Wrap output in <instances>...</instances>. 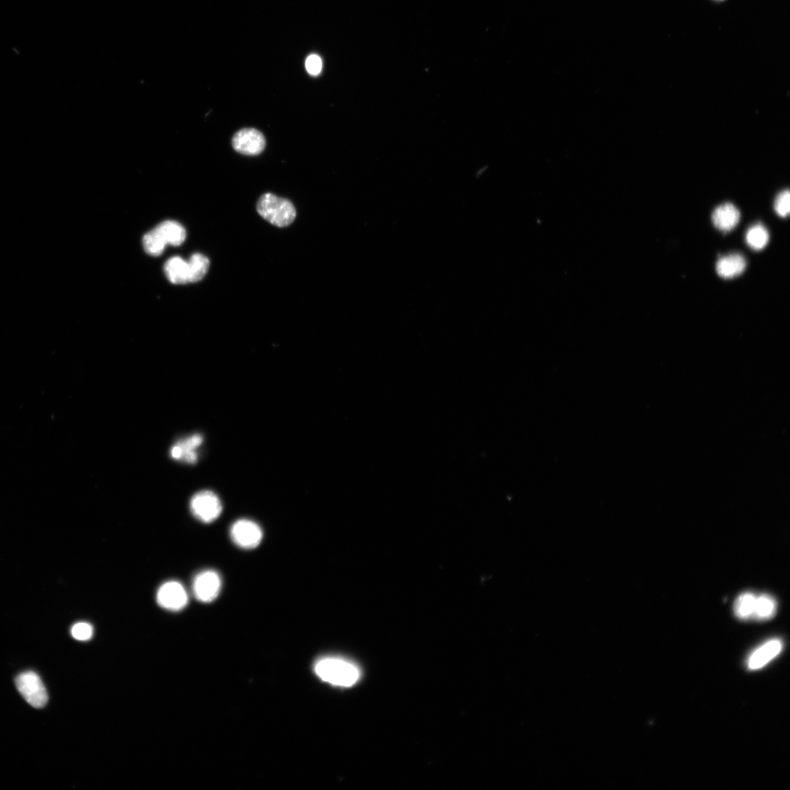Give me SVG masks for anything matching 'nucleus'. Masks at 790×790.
<instances>
[{"label": "nucleus", "mask_w": 790, "mask_h": 790, "mask_svg": "<svg viewBox=\"0 0 790 790\" xmlns=\"http://www.w3.org/2000/svg\"><path fill=\"white\" fill-rule=\"evenodd\" d=\"M203 441V438L200 434L192 435L178 441L171 449L172 458L188 464L196 463L199 459L197 449Z\"/></svg>", "instance_id": "9d476101"}, {"label": "nucleus", "mask_w": 790, "mask_h": 790, "mask_svg": "<svg viewBox=\"0 0 790 790\" xmlns=\"http://www.w3.org/2000/svg\"><path fill=\"white\" fill-rule=\"evenodd\" d=\"M257 211L263 219L280 228L291 225L296 216V209L290 201L270 193L259 199Z\"/></svg>", "instance_id": "f03ea898"}, {"label": "nucleus", "mask_w": 790, "mask_h": 790, "mask_svg": "<svg viewBox=\"0 0 790 790\" xmlns=\"http://www.w3.org/2000/svg\"><path fill=\"white\" fill-rule=\"evenodd\" d=\"M230 536L236 545L243 549H251L261 544L263 531L256 523L242 519L236 521L232 525Z\"/></svg>", "instance_id": "423d86ee"}, {"label": "nucleus", "mask_w": 790, "mask_h": 790, "mask_svg": "<svg viewBox=\"0 0 790 790\" xmlns=\"http://www.w3.org/2000/svg\"><path fill=\"white\" fill-rule=\"evenodd\" d=\"M93 627L87 622H79L71 629L73 638L79 641H88L93 636Z\"/></svg>", "instance_id": "412c9836"}, {"label": "nucleus", "mask_w": 790, "mask_h": 790, "mask_svg": "<svg viewBox=\"0 0 790 790\" xmlns=\"http://www.w3.org/2000/svg\"><path fill=\"white\" fill-rule=\"evenodd\" d=\"M156 229L163 237L167 245L179 246L185 241L186 231L181 223L176 221H164L159 224Z\"/></svg>", "instance_id": "4468645a"}, {"label": "nucleus", "mask_w": 790, "mask_h": 790, "mask_svg": "<svg viewBox=\"0 0 790 790\" xmlns=\"http://www.w3.org/2000/svg\"><path fill=\"white\" fill-rule=\"evenodd\" d=\"M783 649L780 639H771L753 651L748 658L747 666L750 670H758L767 665L779 656Z\"/></svg>", "instance_id": "1a4fd4ad"}, {"label": "nucleus", "mask_w": 790, "mask_h": 790, "mask_svg": "<svg viewBox=\"0 0 790 790\" xmlns=\"http://www.w3.org/2000/svg\"><path fill=\"white\" fill-rule=\"evenodd\" d=\"M746 241L751 249L755 250H762L769 243V232L763 225L756 224L751 226L748 230Z\"/></svg>", "instance_id": "a211bd4d"}, {"label": "nucleus", "mask_w": 790, "mask_h": 790, "mask_svg": "<svg viewBox=\"0 0 790 790\" xmlns=\"http://www.w3.org/2000/svg\"><path fill=\"white\" fill-rule=\"evenodd\" d=\"M757 596L751 592L740 594L734 604V614L740 620L753 618Z\"/></svg>", "instance_id": "f3484780"}, {"label": "nucleus", "mask_w": 790, "mask_h": 790, "mask_svg": "<svg viewBox=\"0 0 790 790\" xmlns=\"http://www.w3.org/2000/svg\"><path fill=\"white\" fill-rule=\"evenodd\" d=\"M776 609L777 604L772 596L768 594L757 596L753 619L770 620L776 615Z\"/></svg>", "instance_id": "2eb2a0df"}, {"label": "nucleus", "mask_w": 790, "mask_h": 790, "mask_svg": "<svg viewBox=\"0 0 790 790\" xmlns=\"http://www.w3.org/2000/svg\"><path fill=\"white\" fill-rule=\"evenodd\" d=\"M747 267L745 259L734 254L720 258L716 263V272L725 279L733 278L743 273Z\"/></svg>", "instance_id": "f8f14e48"}, {"label": "nucleus", "mask_w": 790, "mask_h": 790, "mask_svg": "<svg viewBox=\"0 0 790 790\" xmlns=\"http://www.w3.org/2000/svg\"><path fill=\"white\" fill-rule=\"evenodd\" d=\"M156 598L162 608L172 612L181 611L188 603V595L184 586L174 580L163 583L157 592Z\"/></svg>", "instance_id": "0eeeda50"}, {"label": "nucleus", "mask_w": 790, "mask_h": 790, "mask_svg": "<svg viewBox=\"0 0 790 790\" xmlns=\"http://www.w3.org/2000/svg\"><path fill=\"white\" fill-rule=\"evenodd\" d=\"M189 269L190 283H196L201 281L207 274L210 262L207 256L201 254H195L188 261Z\"/></svg>", "instance_id": "dca6fc26"}, {"label": "nucleus", "mask_w": 790, "mask_h": 790, "mask_svg": "<svg viewBox=\"0 0 790 790\" xmlns=\"http://www.w3.org/2000/svg\"><path fill=\"white\" fill-rule=\"evenodd\" d=\"M190 509L198 520L205 523L216 520L223 511L220 498L210 490H203L195 494L190 500Z\"/></svg>", "instance_id": "20e7f679"}, {"label": "nucleus", "mask_w": 790, "mask_h": 790, "mask_svg": "<svg viewBox=\"0 0 790 790\" xmlns=\"http://www.w3.org/2000/svg\"><path fill=\"white\" fill-rule=\"evenodd\" d=\"M774 210L782 218L788 216L790 211V194L788 190L782 191L774 201Z\"/></svg>", "instance_id": "aec40b11"}, {"label": "nucleus", "mask_w": 790, "mask_h": 790, "mask_svg": "<svg viewBox=\"0 0 790 790\" xmlns=\"http://www.w3.org/2000/svg\"><path fill=\"white\" fill-rule=\"evenodd\" d=\"M222 588L220 574L214 570L199 572L193 583V592L196 600L203 603H210L216 600Z\"/></svg>", "instance_id": "39448f33"}, {"label": "nucleus", "mask_w": 790, "mask_h": 790, "mask_svg": "<svg viewBox=\"0 0 790 790\" xmlns=\"http://www.w3.org/2000/svg\"><path fill=\"white\" fill-rule=\"evenodd\" d=\"M16 685L22 697L35 709H41L49 697L42 680L32 671L22 673L16 678Z\"/></svg>", "instance_id": "7ed1b4c3"}, {"label": "nucleus", "mask_w": 790, "mask_h": 790, "mask_svg": "<svg viewBox=\"0 0 790 790\" xmlns=\"http://www.w3.org/2000/svg\"><path fill=\"white\" fill-rule=\"evenodd\" d=\"M314 669L321 680L338 687H352L361 677L360 669L355 665L338 657L321 658Z\"/></svg>", "instance_id": "f257e3e1"}, {"label": "nucleus", "mask_w": 790, "mask_h": 790, "mask_svg": "<svg viewBox=\"0 0 790 790\" xmlns=\"http://www.w3.org/2000/svg\"><path fill=\"white\" fill-rule=\"evenodd\" d=\"M232 146L239 153L254 156L265 150L266 140L259 130L245 128L238 131L234 136Z\"/></svg>", "instance_id": "6e6552de"}, {"label": "nucleus", "mask_w": 790, "mask_h": 790, "mask_svg": "<svg viewBox=\"0 0 790 790\" xmlns=\"http://www.w3.org/2000/svg\"><path fill=\"white\" fill-rule=\"evenodd\" d=\"M164 271L168 279L174 284L190 283L188 261L181 257H174L168 261Z\"/></svg>", "instance_id": "ddd939ff"}, {"label": "nucleus", "mask_w": 790, "mask_h": 790, "mask_svg": "<svg viewBox=\"0 0 790 790\" xmlns=\"http://www.w3.org/2000/svg\"><path fill=\"white\" fill-rule=\"evenodd\" d=\"M740 214L733 203H726L715 209L712 221L716 228L725 232L733 230L738 224Z\"/></svg>", "instance_id": "9b49d317"}, {"label": "nucleus", "mask_w": 790, "mask_h": 790, "mask_svg": "<svg viewBox=\"0 0 790 790\" xmlns=\"http://www.w3.org/2000/svg\"><path fill=\"white\" fill-rule=\"evenodd\" d=\"M322 66L321 59L316 54L310 55L306 59L305 68L311 76H318L321 74Z\"/></svg>", "instance_id": "4be33fe9"}, {"label": "nucleus", "mask_w": 790, "mask_h": 790, "mask_svg": "<svg viewBox=\"0 0 790 790\" xmlns=\"http://www.w3.org/2000/svg\"><path fill=\"white\" fill-rule=\"evenodd\" d=\"M166 245L163 237L156 228L146 234L143 238V248L152 256H161Z\"/></svg>", "instance_id": "6ab92c4d"}]
</instances>
